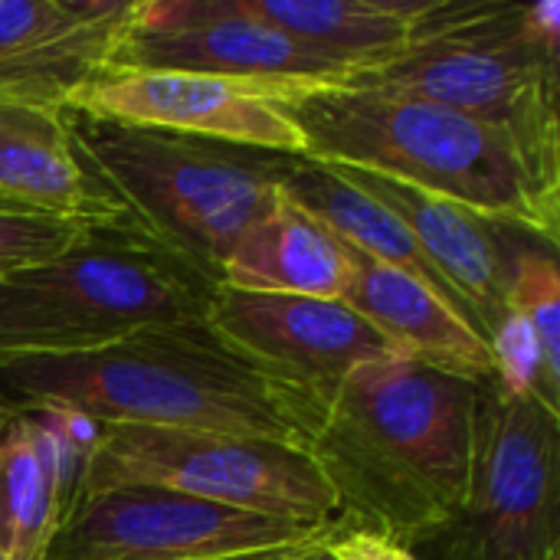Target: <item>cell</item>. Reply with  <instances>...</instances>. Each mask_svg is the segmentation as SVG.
<instances>
[{
  "label": "cell",
  "mask_w": 560,
  "mask_h": 560,
  "mask_svg": "<svg viewBox=\"0 0 560 560\" xmlns=\"http://www.w3.org/2000/svg\"><path fill=\"white\" fill-rule=\"evenodd\" d=\"M348 85L456 108L509 135L535 177L560 190V46L535 33L528 3L433 0L407 49Z\"/></svg>",
  "instance_id": "obj_5"
},
{
  "label": "cell",
  "mask_w": 560,
  "mask_h": 560,
  "mask_svg": "<svg viewBox=\"0 0 560 560\" xmlns=\"http://www.w3.org/2000/svg\"><path fill=\"white\" fill-rule=\"evenodd\" d=\"M138 0H0V92L66 105L112 62Z\"/></svg>",
  "instance_id": "obj_14"
},
{
  "label": "cell",
  "mask_w": 560,
  "mask_h": 560,
  "mask_svg": "<svg viewBox=\"0 0 560 560\" xmlns=\"http://www.w3.org/2000/svg\"><path fill=\"white\" fill-rule=\"evenodd\" d=\"M253 20L351 66L358 75L407 49L433 0H236Z\"/></svg>",
  "instance_id": "obj_18"
},
{
  "label": "cell",
  "mask_w": 560,
  "mask_h": 560,
  "mask_svg": "<svg viewBox=\"0 0 560 560\" xmlns=\"http://www.w3.org/2000/svg\"><path fill=\"white\" fill-rule=\"evenodd\" d=\"M305 551H312V548H269V551H249V555H233L223 560H299Z\"/></svg>",
  "instance_id": "obj_24"
},
{
  "label": "cell",
  "mask_w": 560,
  "mask_h": 560,
  "mask_svg": "<svg viewBox=\"0 0 560 560\" xmlns=\"http://www.w3.org/2000/svg\"><path fill=\"white\" fill-rule=\"evenodd\" d=\"M285 112L305 138V158L384 174L558 249L560 197L509 135L456 108L361 85H295Z\"/></svg>",
  "instance_id": "obj_4"
},
{
  "label": "cell",
  "mask_w": 560,
  "mask_h": 560,
  "mask_svg": "<svg viewBox=\"0 0 560 560\" xmlns=\"http://www.w3.org/2000/svg\"><path fill=\"white\" fill-rule=\"evenodd\" d=\"M289 89L295 85H266L210 72L105 66L69 92L62 108L305 158V138L285 112Z\"/></svg>",
  "instance_id": "obj_11"
},
{
  "label": "cell",
  "mask_w": 560,
  "mask_h": 560,
  "mask_svg": "<svg viewBox=\"0 0 560 560\" xmlns=\"http://www.w3.org/2000/svg\"><path fill=\"white\" fill-rule=\"evenodd\" d=\"M299 560H338L331 555V548L325 545V548H312V551H305Z\"/></svg>",
  "instance_id": "obj_25"
},
{
  "label": "cell",
  "mask_w": 560,
  "mask_h": 560,
  "mask_svg": "<svg viewBox=\"0 0 560 560\" xmlns=\"http://www.w3.org/2000/svg\"><path fill=\"white\" fill-rule=\"evenodd\" d=\"M207 328L256 368L292 381L322 404L361 364L400 354L341 299L217 289Z\"/></svg>",
  "instance_id": "obj_12"
},
{
  "label": "cell",
  "mask_w": 560,
  "mask_h": 560,
  "mask_svg": "<svg viewBox=\"0 0 560 560\" xmlns=\"http://www.w3.org/2000/svg\"><path fill=\"white\" fill-rule=\"evenodd\" d=\"M351 253L285 194L253 220L220 266V285L256 295L341 299Z\"/></svg>",
  "instance_id": "obj_16"
},
{
  "label": "cell",
  "mask_w": 560,
  "mask_h": 560,
  "mask_svg": "<svg viewBox=\"0 0 560 560\" xmlns=\"http://www.w3.org/2000/svg\"><path fill=\"white\" fill-rule=\"evenodd\" d=\"M282 194L299 210H305L315 223H322L338 243H345L348 249H354V253H361L381 266H390V269L413 276L417 282H423L427 289L443 295L463 315L456 295L446 289V282L427 262V256L420 253L410 230L381 200H374L371 194H364L351 180L338 177L328 164L312 161V158H299V164L292 167V174L282 184Z\"/></svg>",
  "instance_id": "obj_20"
},
{
  "label": "cell",
  "mask_w": 560,
  "mask_h": 560,
  "mask_svg": "<svg viewBox=\"0 0 560 560\" xmlns=\"http://www.w3.org/2000/svg\"><path fill=\"white\" fill-rule=\"evenodd\" d=\"M72 479L75 466L39 417H3L0 560H43Z\"/></svg>",
  "instance_id": "obj_19"
},
{
  "label": "cell",
  "mask_w": 560,
  "mask_h": 560,
  "mask_svg": "<svg viewBox=\"0 0 560 560\" xmlns=\"http://www.w3.org/2000/svg\"><path fill=\"white\" fill-rule=\"evenodd\" d=\"M505 305L535 328L548 368L560 377V272L555 246L538 236H518L509 262Z\"/></svg>",
  "instance_id": "obj_21"
},
{
  "label": "cell",
  "mask_w": 560,
  "mask_h": 560,
  "mask_svg": "<svg viewBox=\"0 0 560 560\" xmlns=\"http://www.w3.org/2000/svg\"><path fill=\"white\" fill-rule=\"evenodd\" d=\"M348 253L351 279L341 302L381 331L404 358L479 387L495 381L489 341L443 295L400 269L381 266L354 249Z\"/></svg>",
  "instance_id": "obj_15"
},
{
  "label": "cell",
  "mask_w": 560,
  "mask_h": 560,
  "mask_svg": "<svg viewBox=\"0 0 560 560\" xmlns=\"http://www.w3.org/2000/svg\"><path fill=\"white\" fill-rule=\"evenodd\" d=\"M420 560H548L560 551V413L479 390L463 509L417 541Z\"/></svg>",
  "instance_id": "obj_8"
},
{
  "label": "cell",
  "mask_w": 560,
  "mask_h": 560,
  "mask_svg": "<svg viewBox=\"0 0 560 560\" xmlns=\"http://www.w3.org/2000/svg\"><path fill=\"white\" fill-rule=\"evenodd\" d=\"M479 390L404 354L361 364L338 384L308 453L354 532L413 548L463 509Z\"/></svg>",
  "instance_id": "obj_2"
},
{
  "label": "cell",
  "mask_w": 560,
  "mask_h": 560,
  "mask_svg": "<svg viewBox=\"0 0 560 560\" xmlns=\"http://www.w3.org/2000/svg\"><path fill=\"white\" fill-rule=\"evenodd\" d=\"M0 427H3V413H0Z\"/></svg>",
  "instance_id": "obj_27"
},
{
  "label": "cell",
  "mask_w": 560,
  "mask_h": 560,
  "mask_svg": "<svg viewBox=\"0 0 560 560\" xmlns=\"http://www.w3.org/2000/svg\"><path fill=\"white\" fill-rule=\"evenodd\" d=\"M548 560H560V551H558V555H551V558H548Z\"/></svg>",
  "instance_id": "obj_26"
},
{
  "label": "cell",
  "mask_w": 560,
  "mask_h": 560,
  "mask_svg": "<svg viewBox=\"0 0 560 560\" xmlns=\"http://www.w3.org/2000/svg\"><path fill=\"white\" fill-rule=\"evenodd\" d=\"M217 289L141 236L98 223L56 259L0 279V361L207 325Z\"/></svg>",
  "instance_id": "obj_6"
},
{
  "label": "cell",
  "mask_w": 560,
  "mask_h": 560,
  "mask_svg": "<svg viewBox=\"0 0 560 560\" xmlns=\"http://www.w3.org/2000/svg\"><path fill=\"white\" fill-rule=\"evenodd\" d=\"M0 200L108 223L75 161L62 105L0 92Z\"/></svg>",
  "instance_id": "obj_17"
},
{
  "label": "cell",
  "mask_w": 560,
  "mask_h": 560,
  "mask_svg": "<svg viewBox=\"0 0 560 560\" xmlns=\"http://www.w3.org/2000/svg\"><path fill=\"white\" fill-rule=\"evenodd\" d=\"M108 66L210 72L266 85H348L358 72L276 26L236 0H138Z\"/></svg>",
  "instance_id": "obj_10"
},
{
  "label": "cell",
  "mask_w": 560,
  "mask_h": 560,
  "mask_svg": "<svg viewBox=\"0 0 560 560\" xmlns=\"http://www.w3.org/2000/svg\"><path fill=\"white\" fill-rule=\"evenodd\" d=\"M345 532L125 486L66 499L43 560H223L269 548H322Z\"/></svg>",
  "instance_id": "obj_9"
},
{
  "label": "cell",
  "mask_w": 560,
  "mask_h": 560,
  "mask_svg": "<svg viewBox=\"0 0 560 560\" xmlns=\"http://www.w3.org/2000/svg\"><path fill=\"white\" fill-rule=\"evenodd\" d=\"M328 548L338 560H420L404 545L381 538L374 532H345Z\"/></svg>",
  "instance_id": "obj_23"
},
{
  "label": "cell",
  "mask_w": 560,
  "mask_h": 560,
  "mask_svg": "<svg viewBox=\"0 0 560 560\" xmlns=\"http://www.w3.org/2000/svg\"><path fill=\"white\" fill-rule=\"evenodd\" d=\"M66 118L75 161L105 220L213 285L230 246L279 200L302 158L69 108Z\"/></svg>",
  "instance_id": "obj_3"
},
{
  "label": "cell",
  "mask_w": 560,
  "mask_h": 560,
  "mask_svg": "<svg viewBox=\"0 0 560 560\" xmlns=\"http://www.w3.org/2000/svg\"><path fill=\"white\" fill-rule=\"evenodd\" d=\"M338 177L351 180L374 200H381L417 240L427 262L456 295L469 325L489 341L492 331L505 322V282L509 262L522 230L502 226L463 203L446 197L427 194L420 187L390 180L384 174L351 167V164H328Z\"/></svg>",
  "instance_id": "obj_13"
},
{
  "label": "cell",
  "mask_w": 560,
  "mask_h": 560,
  "mask_svg": "<svg viewBox=\"0 0 560 560\" xmlns=\"http://www.w3.org/2000/svg\"><path fill=\"white\" fill-rule=\"evenodd\" d=\"M69 410L98 427H167L312 450L322 400L226 348L207 325L0 361V413Z\"/></svg>",
  "instance_id": "obj_1"
},
{
  "label": "cell",
  "mask_w": 560,
  "mask_h": 560,
  "mask_svg": "<svg viewBox=\"0 0 560 560\" xmlns=\"http://www.w3.org/2000/svg\"><path fill=\"white\" fill-rule=\"evenodd\" d=\"M92 226H98V220L62 217L0 200V279L56 259L59 253L72 249Z\"/></svg>",
  "instance_id": "obj_22"
},
{
  "label": "cell",
  "mask_w": 560,
  "mask_h": 560,
  "mask_svg": "<svg viewBox=\"0 0 560 560\" xmlns=\"http://www.w3.org/2000/svg\"><path fill=\"white\" fill-rule=\"evenodd\" d=\"M125 486L167 489L240 512L354 532L315 456L289 443L207 430L102 427L66 499Z\"/></svg>",
  "instance_id": "obj_7"
}]
</instances>
